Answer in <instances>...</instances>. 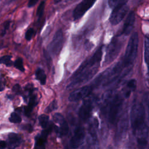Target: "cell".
Masks as SVG:
<instances>
[{
    "mask_svg": "<svg viewBox=\"0 0 149 149\" xmlns=\"http://www.w3.org/2000/svg\"><path fill=\"white\" fill-rule=\"evenodd\" d=\"M133 132L137 136L139 149H146L148 143V126L145 122V109L141 103H134L130 113Z\"/></svg>",
    "mask_w": 149,
    "mask_h": 149,
    "instance_id": "cell-1",
    "label": "cell"
},
{
    "mask_svg": "<svg viewBox=\"0 0 149 149\" xmlns=\"http://www.w3.org/2000/svg\"><path fill=\"white\" fill-rule=\"evenodd\" d=\"M139 47V35L135 32L131 36L127 45L126 48L122 62L124 66L128 69H130L133 66L136 58Z\"/></svg>",
    "mask_w": 149,
    "mask_h": 149,
    "instance_id": "cell-2",
    "label": "cell"
},
{
    "mask_svg": "<svg viewBox=\"0 0 149 149\" xmlns=\"http://www.w3.org/2000/svg\"><path fill=\"white\" fill-rule=\"evenodd\" d=\"M102 48L103 46L100 47L94 54L89 58L85 60L78 68V69L73 73L71 79H73L83 72L84 70L89 69L95 66H97L100 62L102 55Z\"/></svg>",
    "mask_w": 149,
    "mask_h": 149,
    "instance_id": "cell-3",
    "label": "cell"
},
{
    "mask_svg": "<svg viewBox=\"0 0 149 149\" xmlns=\"http://www.w3.org/2000/svg\"><path fill=\"white\" fill-rule=\"evenodd\" d=\"M122 45V41L117 37H115L111 40L107 48L105 56V63H109L115 59L120 52Z\"/></svg>",
    "mask_w": 149,
    "mask_h": 149,
    "instance_id": "cell-4",
    "label": "cell"
},
{
    "mask_svg": "<svg viewBox=\"0 0 149 149\" xmlns=\"http://www.w3.org/2000/svg\"><path fill=\"white\" fill-rule=\"evenodd\" d=\"M98 70V68L97 65L89 69L84 70L76 77L72 79L71 83L68 84L67 88H72L75 86H77L79 84L86 82L87 81L91 79L96 74Z\"/></svg>",
    "mask_w": 149,
    "mask_h": 149,
    "instance_id": "cell-5",
    "label": "cell"
},
{
    "mask_svg": "<svg viewBox=\"0 0 149 149\" xmlns=\"http://www.w3.org/2000/svg\"><path fill=\"white\" fill-rule=\"evenodd\" d=\"M63 44V34L61 30H58L49 43L48 49L50 55L56 56L61 51Z\"/></svg>",
    "mask_w": 149,
    "mask_h": 149,
    "instance_id": "cell-6",
    "label": "cell"
},
{
    "mask_svg": "<svg viewBox=\"0 0 149 149\" xmlns=\"http://www.w3.org/2000/svg\"><path fill=\"white\" fill-rule=\"evenodd\" d=\"M123 103V99L119 94H116L111 100L108 113V119L111 123H113L119 112Z\"/></svg>",
    "mask_w": 149,
    "mask_h": 149,
    "instance_id": "cell-7",
    "label": "cell"
},
{
    "mask_svg": "<svg viewBox=\"0 0 149 149\" xmlns=\"http://www.w3.org/2000/svg\"><path fill=\"white\" fill-rule=\"evenodd\" d=\"M129 10V8L126 5L113 9L109 17V21L111 24L116 25L119 23L124 19Z\"/></svg>",
    "mask_w": 149,
    "mask_h": 149,
    "instance_id": "cell-8",
    "label": "cell"
},
{
    "mask_svg": "<svg viewBox=\"0 0 149 149\" xmlns=\"http://www.w3.org/2000/svg\"><path fill=\"white\" fill-rule=\"evenodd\" d=\"M97 0H82L75 8L73 12L74 20L80 19L85 13L90 9Z\"/></svg>",
    "mask_w": 149,
    "mask_h": 149,
    "instance_id": "cell-9",
    "label": "cell"
},
{
    "mask_svg": "<svg viewBox=\"0 0 149 149\" xmlns=\"http://www.w3.org/2000/svg\"><path fill=\"white\" fill-rule=\"evenodd\" d=\"M93 87L91 86H85L81 87L73 92L69 96V100L75 102L87 97L91 93Z\"/></svg>",
    "mask_w": 149,
    "mask_h": 149,
    "instance_id": "cell-10",
    "label": "cell"
},
{
    "mask_svg": "<svg viewBox=\"0 0 149 149\" xmlns=\"http://www.w3.org/2000/svg\"><path fill=\"white\" fill-rule=\"evenodd\" d=\"M85 137V131L83 127L79 126L77 127L74 134L70 139L69 141L70 148L72 149H76L80 147L83 143Z\"/></svg>",
    "mask_w": 149,
    "mask_h": 149,
    "instance_id": "cell-11",
    "label": "cell"
},
{
    "mask_svg": "<svg viewBox=\"0 0 149 149\" xmlns=\"http://www.w3.org/2000/svg\"><path fill=\"white\" fill-rule=\"evenodd\" d=\"M93 109V102L91 98L86 99L84 101L79 111V116L80 118L86 121L88 120L92 112Z\"/></svg>",
    "mask_w": 149,
    "mask_h": 149,
    "instance_id": "cell-12",
    "label": "cell"
},
{
    "mask_svg": "<svg viewBox=\"0 0 149 149\" xmlns=\"http://www.w3.org/2000/svg\"><path fill=\"white\" fill-rule=\"evenodd\" d=\"M52 130L51 125L48 126L41 133L37 135L35 140V148L36 149H45L47 137L49 132Z\"/></svg>",
    "mask_w": 149,
    "mask_h": 149,
    "instance_id": "cell-13",
    "label": "cell"
},
{
    "mask_svg": "<svg viewBox=\"0 0 149 149\" xmlns=\"http://www.w3.org/2000/svg\"><path fill=\"white\" fill-rule=\"evenodd\" d=\"M135 22V14L134 12H130L124 23L122 34L128 36L132 31Z\"/></svg>",
    "mask_w": 149,
    "mask_h": 149,
    "instance_id": "cell-14",
    "label": "cell"
},
{
    "mask_svg": "<svg viewBox=\"0 0 149 149\" xmlns=\"http://www.w3.org/2000/svg\"><path fill=\"white\" fill-rule=\"evenodd\" d=\"M127 115H125L121 120L119 122V123L118 125V128L117 130V133H116V137L118 140H119V139H122V137L124 136V134L127 130Z\"/></svg>",
    "mask_w": 149,
    "mask_h": 149,
    "instance_id": "cell-15",
    "label": "cell"
},
{
    "mask_svg": "<svg viewBox=\"0 0 149 149\" xmlns=\"http://www.w3.org/2000/svg\"><path fill=\"white\" fill-rule=\"evenodd\" d=\"M8 146L9 149H14L17 147L21 143V137L16 133H12L8 135Z\"/></svg>",
    "mask_w": 149,
    "mask_h": 149,
    "instance_id": "cell-16",
    "label": "cell"
},
{
    "mask_svg": "<svg viewBox=\"0 0 149 149\" xmlns=\"http://www.w3.org/2000/svg\"><path fill=\"white\" fill-rule=\"evenodd\" d=\"M59 125V127H55V130L56 133H58L61 137L62 136H65L67 135V134L69 132V127L68 122L65 120V118L59 122H58Z\"/></svg>",
    "mask_w": 149,
    "mask_h": 149,
    "instance_id": "cell-17",
    "label": "cell"
},
{
    "mask_svg": "<svg viewBox=\"0 0 149 149\" xmlns=\"http://www.w3.org/2000/svg\"><path fill=\"white\" fill-rule=\"evenodd\" d=\"M136 88V80L134 79H131L129 80L124 88V95L126 98L129 97L131 92L134 91Z\"/></svg>",
    "mask_w": 149,
    "mask_h": 149,
    "instance_id": "cell-18",
    "label": "cell"
},
{
    "mask_svg": "<svg viewBox=\"0 0 149 149\" xmlns=\"http://www.w3.org/2000/svg\"><path fill=\"white\" fill-rule=\"evenodd\" d=\"M36 77L41 85H44L46 83L47 76L43 69L41 68H38L36 71Z\"/></svg>",
    "mask_w": 149,
    "mask_h": 149,
    "instance_id": "cell-19",
    "label": "cell"
},
{
    "mask_svg": "<svg viewBox=\"0 0 149 149\" xmlns=\"http://www.w3.org/2000/svg\"><path fill=\"white\" fill-rule=\"evenodd\" d=\"M144 61L147 65L148 63L149 59V39L147 36H145L144 40Z\"/></svg>",
    "mask_w": 149,
    "mask_h": 149,
    "instance_id": "cell-20",
    "label": "cell"
},
{
    "mask_svg": "<svg viewBox=\"0 0 149 149\" xmlns=\"http://www.w3.org/2000/svg\"><path fill=\"white\" fill-rule=\"evenodd\" d=\"M129 0H109L108 5L111 8L114 9L115 8L126 5Z\"/></svg>",
    "mask_w": 149,
    "mask_h": 149,
    "instance_id": "cell-21",
    "label": "cell"
},
{
    "mask_svg": "<svg viewBox=\"0 0 149 149\" xmlns=\"http://www.w3.org/2000/svg\"><path fill=\"white\" fill-rule=\"evenodd\" d=\"M38 120L40 126L44 129H46L48 126L49 123V116L45 114L41 115L38 118Z\"/></svg>",
    "mask_w": 149,
    "mask_h": 149,
    "instance_id": "cell-22",
    "label": "cell"
},
{
    "mask_svg": "<svg viewBox=\"0 0 149 149\" xmlns=\"http://www.w3.org/2000/svg\"><path fill=\"white\" fill-rule=\"evenodd\" d=\"M44 8H45V2L42 1L38 5L37 9L36 16L38 19V20H40L42 17V15L44 14Z\"/></svg>",
    "mask_w": 149,
    "mask_h": 149,
    "instance_id": "cell-23",
    "label": "cell"
},
{
    "mask_svg": "<svg viewBox=\"0 0 149 149\" xmlns=\"http://www.w3.org/2000/svg\"><path fill=\"white\" fill-rule=\"evenodd\" d=\"M29 95H30V98H29V104L27 107L33 110V108L37 104V96H36V95L33 94V93L30 94Z\"/></svg>",
    "mask_w": 149,
    "mask_h": 149,
    "instance_id": "cell-24",
    "label": "cell"
},
{
    "mask_svg": "<svg viewBox=\"0 0 149 149\" xmlns=\"http://www.w3.org/2000/svg\"><path fill=\"white\" fill-rule=\"evenodd\" d=\"M12 56L10 55H5L0 58V63H3L8 66H10L12 65L11 61Z\"/></svg>",
    "mask_w": 149,
    "mask_h": 149,
    "instance_id": "cell-25",
    "label": "cell"
},
{
    "mask_svg": "<svg viewBox=\"0 0 149 149\" xmlns=\"http://www.w3.org/2000/svg\"><path fill=\"white\" fill-rule=\"evenodd\" d=\"M58 108V104H57V101L56 100H54L52 101L49 105L46 108V109H45V112L49 113L51 112H52L53 111L56 109Z\"/></svg>",
    "mask_w": 149,
    "mask_h": 149,
    "instance_id": "cell-26",
    "label": "cell"
},
{
    "mask_svg": "<svg viewBox=\"0 0 149 149\" xmlns=\"http://www.w3.org/2000/svg\"><path fill=\"white\" fill-rule=\"evenodd\" d=\"M9 120L12 123H20L22 121V118L16 112H13L11 113L10 116L9 117Z\"/></svg>",
    "mask_w": 149,
    "mask_h": 149,
    "instance_id": "cell-27",
    "label": "cell"
},
{
    "mask_svg": "<svg viewBox=\"0 0 149 149\" xmlns=\"http://www.w3.org/2000/svg\"><path fill=\"white\" fill-rule=\"evenodd\" d=\"M14 66H15L16 68H17V69H19L21 72H23L24 71V66H23V60H22V58H17L14 63Z\"/></svg>",
    "mask_w": 149,
    "mask_h": 149,
    "instance_id": "cell-28",
    "label": "cell"
},
{
    "mask_svg": "<svg viewBox=\"0 0 149 149\" xmlns=\"http://www.w3.org/2000/svg\"><path fill=\"white\" fill-rule=\"evenodd\" d=\"M34 33H35V31H34V30L33 28H30V29H28L27 30V31L26 32V33H25V38H26V39L27 41H30L32 38V37H33V35L34 34Z\"/></svg>",
    "mask_w": 149,
    "mask_h": 149,
    "instance_id": "cell-29",
    "label": "cell"
},
{
    "mask_svg": "<svg viewBox=\"0 0 149 149\" xmlns=\"http://www.w3.org/2000/svg\"><path fill=\"white\" fill-rule=\"evenodd\" d=\"M13 91L17 94H19L21 93V87L19 84H15L13 87Z\"/></svg>",
    "mask_w": 149,
    "mask_h": 149,
    "instance_id": "cell-30",
    "label": "cell"
},
{
    "mask_svg": "<svg viewBox=\"0 0 149 149\" xmlns=\"http://www.w3.org/2000/svg\"><path fill=\"white\" fill-rule=\"evenodd\" d=\"M39 0H29L28 3V7L31 8L34 6Z\"/></svg>",
    "mask_w": 149,
    "mask_h": 149,
    "instance_id": "cell-31",
    "label": "cell"
},
{
    "mask_svg": "<svg viewBox=\"0 0 149 149\" xmlns=\"http://www.w3.org/2000/svg\"><path fill=\"white\" fill-rule=\"evenodd\" d=\"M6 143L4 141H0V149H3L6 147Z\"/></svg>",
    "mask_w": 149,
    "mask_h": 149,
    "instance_id": "cell-32",
    "label": "cell"
},
{
    "mask_svg": "<svg viewBox=\"0 0 149 149\" xmlns=\"http://www.w3.org/2000/svg\"><path fill=\"white\" fill-rule=\"evenodd\" d=\"M9 24H10V22H8V21H7V22H6L5 23V24H4V27H5V31H6L8 28H9Z\"/></svg>",
    "mask_w": 149,
    "mask_h": 149,
    "instance_id": "cell-33",
    "label": "cell"
},
{
    "mask_svg": "<svg viewBox=\"0 0 149 149\" xmlns=\"http://www.w3.org/2000/svg\"><path fill=\"white\" fill-rule=\"evenodd\" d=\"M62 0H55V3H59V2H60L61 1H62Z\"/></svg>",
    "mask_w": 149,
    "mask_h": 149,
    "instance_id": "cell-34",
    "label": "cell"
},
{
    "mask_svg": "<svg viewBox=\"0 0 149 149\" xmlns=\"http://www.w3.org/2000/svg\"><path fill=\"white\" fill-rule=\"evenodd\" d=\"M65 149H69V148L68 147V146H66V147L65 148Z\"/></svg>",
    "mask_w": 149,
    "mask_h": 149,
    "instance_id": "cell-35",
    "label": "cell"
},
{
    "mask_svg": "<svg viewBox=\"0 0 149 149\" xmlns=\"http://www.w3.org/2000/svg\"><path fill=\"white\" fill-rule=\"evenodd\" d=\"M109 149H111V148H109Z\"/></svg>",
    "mask_w": 149,
    "mask_h": 149,
    "instance_id": "cell-36",
    "label": "cell"
}]
</instances>
